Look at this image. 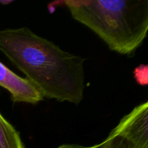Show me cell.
I'll return each instance as SVG.
<instances>
[{
    "label": "cell",
    "instance_id": "6da1fadb",
    "mask_svg": "<svg viewBox=\"0 0 148 148\" xmlns=\"http://www.w3.org/2000/svg\"><path fill=\"white\" fill-rule=\"evenodd\" d=\"M0 51L43 98L82 102L86 87L83 57L62 49L27 27L0 29Z\"/></svg>",
    "mask_w": 148,
    "mask_h": 148
},
{
    "label": "cell",
    "instance_id": "7a4b0ae2",
    "mask_svg": "<svg viewBox=\"0 0 148 148\" xmlns=\"http://www.w3.org/2000/svg\"><path fill=\"white\" fill-rule=\"evenodd\" d=\"M72 17L121 55L134 54L148 31V0H65Z\"/></svg>",
    "mask_w": 148,
    "mask_h": 148
},
{
    "label": "cell",
    "instance_id": "3957f363",
    "mask_svg": "<svg viewBox=\"0 0 148 148\" xmlns=\"http://www.w3.org/2000/svg\"><path fill=\"white\" fill-rule=\"evenodd\" d=\"M96 148H148V102L126 114Z\"/></svg>",
    "mask_w": 148,
    "mask_h": 148
},
{
    "label": "cell",
    "instance_id": "277c9868",
    "mask_svg": "<svg viewBox=\"0 0 148 148\" xmlns=\"http://www.w3.org/2000/svg\"><path fill=\"white\" fill-rule=\"evenodd\" d=\"M0 87L9 92L12 102L37 104L44 99L27 79L16 75L1 62Z\"/></svg>",
    "mask_w": 148,
    "mask_h": 148
},
{
    "label": "cell",
    "instance_id": "5b68a950",
    "mask_svg": "<svg viewBox=\"0 0 148 148\" xmlns=\"http://www.w3.org/2000/svg\"><path fill=\"white\" fill-rule=\"evenodd\" d=\"M0 148H25L14 127L0 114Z\"/></svg>",
    "mask_w": 148,
    "mask_h": 148
},
{
    "label": "cell",
    "instance_id": "8992f818",
    "mask_svg": "<svg viewBox=\"0 0 148 148\" xmlns=\"http://www.w3.org/2000/svg\"><path fill=\"white\" fill-rule=\"evenodd\" d=\"M58 148H96V145L91 146V147H86V146H81V145H69V144H65L62 145Z\"/></svg>",
    "mask_w": 148,
    "mask_h": 148
}]
</instances>
